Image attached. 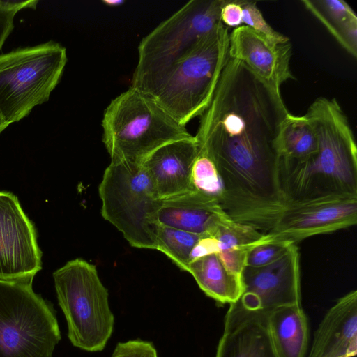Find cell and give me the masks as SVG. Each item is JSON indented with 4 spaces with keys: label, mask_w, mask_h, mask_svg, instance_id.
I'll use <instances>...</instances> for the list:
<instances>
[{
    "label": "cell",
    "mask_w": 357,
    "mask_h": 357,
    "mask_svg": "<svg viewBox=\"0 0 357 357\" xmlns=\"http://www.w3.org/2000/svg\"><path fill=\"white\" fill-rule=\"evenodd\" d=\"M289 113L282 96L229 56L195 135L218 172L226 204L250 209L282 199L279 141Z\"/></svg>",
    "instance_id": "cell-1"
},
{
    "label": "cell",
    "mask_w": 357,
    "mask_h": 357,
    "mask_svg": "<svg viewBox=\"0 0 357 357\" xmlns=\"http://www.w3.org/2000/svg\"><path fill=\"white\" fill-rule=\"evenodd\" d=\"M304 116L315 132L318 150L302 162L280 160V180L287 201L357 196L356 143L339 102L319 97Z\"/></svg>",
    "instance_id": "cell-2"
},
{
    "label": "cell",
    "mask_w": 357,
    "mask_h": 357,
    "mask_svg": "<svg viewBox=\"0 0 357 357\" xmlns=\"http://www.w3.org/2000/svg\"><path fill=\"white\" fill-rule=\"evenodd\" d=\"M229 28L222 24L182 57L134 89L186 126L209 105L229 58Z\"/></svg>",
    "instance_id": "cell-3"
},
{
    "label": "cell",
    "mask_w": 357,
    "mask_h": 357,
    "mask_svg": "<svg viewBox=\"0 0 357 357\" xmlns=\"http://www.w3.org/2000/svg\"><path fill=\"white\" fill-rule=\"evenodd\" d=\"M102 127L111 162L142 164L162 146L193 136L154 99L131 86L111 100Z\"/></svg>",
    "instance_id": "cell-4"
},
{
    "label": "cell",
    "mask_w": 357,
    "mask_h": 357,
    "mask_svg": "<svg viewBox=\"0 0 357 357\" xmlns=\"http://www.w3.org/2000/svg\"><path fill=\"white\" fill-rule=\"evenodd\" d=\"M53 278L69 340L86 351H102L112 335L114 317L96 266L77 258L57 269Z\"/></svg>",
    "instance_id": "cell-5"
},
{
    "label": "cell",
    "mask_w": 357,
    "mask_h": 357,
    "mask_svg": "<svg viewBox=\"0 0 357 357\" xmlns=\"http://www.w3.org/2000/svg\"><path fill=\"white\" fill-rule=\"evenodd\" d=\"M101 214L130 245L156 250L160 199L142 164L111 162L98 188Z\"/></svg>",
    "instance_id": "cell-6"
},
{
    "label": "cell",
    "mask_w": 357,
    "mask_h": 357,
    "mask_svg": "<svg viewBox=\"0 0 357 357\" xmlns=\"http://www.w3.org/2000/svg\"><path fill=\"white\" fill-rule=\"evenodd\" d=\"M66 63V48L54 41L0 54V116L8 126L48 100Z\"/></svg>",
    "instance_id": "cell-7"
},
{
    "label": "cell",
    "mask_w": 357,
    "mask_h": 357,
    "mask_svg": "<svg viewBox=\"0 0 357 357\" xmlns=\"http://www.w3.org/2000/svg\"><path fill=\"white\" fill-rule=\"evenodd\" d=\"M61 338L52 303L31 283L0 281V357H52Z\"/></svg>",
    "instance_id": "cell-8"
},
{
    "label": "cell",
    "mask_w": 357,
    "mask_h": 357,
    "mask_svg": "<svg viewBox=\"0 0 357 357\" xmlns=\"http://www.w3.org/2000/svg\"><path fill=\"white\" fill-rule=\"evenodd\" d=\"M224 2L191 0L143 38L131 87L137 88L173 63L221 25Z\"/></svg>",
    "instance_id": "cell-9"
},
{
    "label": "cell",
    "mask_w": 357,
    "mask_h": 357,
    "mask_svg": "<svg viewBox=\"0 0 357 357\" xmlns=\"http://www.w3.org/2000/svg\"><path fill=\"white\" fill-rule=\"evenodd\" d=\"M356 222L357 196H328L289 202L267 233L275 239L296 244L310 236L331 233Z\"/></svg>",
    "instance_id": "cell-10"
},
{
    "label": "cell",
    "mask_w": 357,
    "mask_h": 357,
    "mask_svg": "<svg viewBox=\"0 0 357 357\" xmlns=\"http://www.w3.org/2000/svg\"><path fill=\"white\" fill-rule=\"evenodd\" d=\"M36 237L17 197L0 191V281L32 284L42 264Z\"/></svg>",
    "instance_id": "cell-11"
},
{
    "label": "cell",
    "mask_w": 357,
    "mask_h": 357,
    "mask_svg": "<svg viewBox=\"0 0 357 357\" xmlns=\"http://www.w3.org/2000/svg\"><path fill=\"white\" fill-rule=\"evenodd\" d=\"M239 303L246 310L268 314L273 310L301 304L300 253L296 244L276 261L261 267L245 266L241 273Z\"/></svg>",
    "instance_id": "cell-12"
},
{
    "label": "cell",
    "mask_w": 357,
    "mask_h": 357,
    "mask_svg": "<svg viewBox=\"0 0 357 357\" xmlns=\"http://www.w3.org/2000/svg\"><path fill=\"white\" fill-rule=\"evenodd\" d=\"M290 40L279 43L246 26L229 33V54L242 62L278 96L282 84L295 79L290 68Z\"/></svg>",
    "instance_id": "cell-13"
},
{
    "label": "cell",
    "mask_w": 357,
    "mask_h": 357,
    "mask_svg": "<svg viewBox=\"0 0 357 357\" xmlns=\"http://www.w3.org/2000/svg\"><path fill=\"white\" fill-rule=\"evenodd\" d=\"M198 153L195 137L166 144L142 163L160 199L191 190V172Z\"/></svg>",
    "instance_id": "cell-14"
},
{
    "label": "cell",
    "mask_w": 357,
    "mask_h": 357,
    "mask_svg": "<svg viewBox=\"0 0 357 357\" xmlns=\"http://www.w3.org/2000/svg\"><path fill=\"white\" fill-rule=\"evenodd\" d=\"M215 357H276L266 314L249 311L239 301L229 305Z\"/></svg>",
    "instance_id": "cell-15"
},
{
    "label": "cell",
    "mask_w": 357,
    "mask_h": 357,
    "mask_svg": "<svg viewBox=\"0 0 357 357\" xmlns=\"http://www.w3.org/2000/svg\"><path fill=\"white\" fill-rule=\"evenodd\" d=\"M230 220L215 199L195 190L162 199L157 215L159 225L211 236Z\"/></svg>",
    "instance_id": "cell-16"
},
{
    "label": "cell",
    "mask_w": 357,
    "mask_h": 357,
    "mask_svg": "<svg viewBox=\"0 0 357 357\" xmlns=\"http://www.w3.org/2000/svg\"><path fill=\"white\" fill-rule=\"evenodd\" d=\"M357 354V291L340 298L314 333L307 357H354Z\"/></svg>",
    "instance_id": "cell-17"
},
{
    "label": "cell",
    "mask_w": 357,
    "mask_h": 357,
    "mask_svg": "<svg viewBox=\"0 0 357 357\" xmlns=\"http://www.w3.org/2000/svg\"><path fill=\"white\" fill-rule=\"evenodd\" d=\"M266 321L276 357H305L309 328L301 304L275 308L267 314Z\"/></svg>",
    "instance_id": "cell-18"
},
{
    "label": "cell",
    "mask_w": 357,
    "mask_h": 357,
    "mask_svg": "<svg viewBox=\"0 0 357 357\" xmlns=\"http://www.w3.org/2000/svg\"><path fill=\"white\" fill-rule=\"evenodd\" d=\"M188 272L204 294L220 304L235 303L242 295L241 276L229 271L217 253L193 261Z\"/></svg>",
    "instance_id": "cell-19"
},
{
    "label": "cell",
    "mask_w": 357,
    "mask_h": 357,
    "mask_svg": "<svg viewBox=\"0 0 357 357\" xmlns=\"http://www.w3.org/2000/svg\"><path fill=\"white\" fill-rule=\"evenodd\" d=\"M305 8L353 57L357 56V17L343 0H302Z\"/></svg>",
    "instance_id": "cell-20"
},
{
    "label": "cell",
    "mask_w": 357,
    "mask_h": 357,
    "mask_svg": "<svg viewBox=\"0 0 357 357\" xmlns=\"http://www.w3.org/2000/svg\"><path fill=\"white\" fill-rule=\"evenodd\" d=\"M266 236V233L230 220L220 225L213 236L218 241V255L225 266L241 276L248 253Z\"/></svg>",
    "instance_id": "cell-21"
},
{
    "label": "cell",
    "mask_w": 357,
    "mask_h": 357,
    "mask_svg": "<svg viewBox=\"0 0 357 357\" xmlns=\"http://www.w3.org/2000/svg\"><path fill=\"white\" fill-rule=\"evenodd\" d=\"M318 150L315 132L307 119L290 112L284 119L279 141L280 160L302 162L314 155Z\"/></svg>",
    "instance_id": "cell-22"
},
{
    "label": "cell",
    "mask_w": 357,
    "mask_h": 357,
    "mask_svg": "<svg viewBox=\"0 0 357 357\" xmlns=\"http://www.w3.org/2000/svg\"><path fill=\"white\" fill-rule=\"evenodd\" d=\"M202 236L158 224L156 250L188 272L192 249Z\"/></svg>",
    "instance_id": "cell-23"
},
{
    "label": "cell",
    "mask_w": 357,
    "mask_h": 357,
    "mask_svg": "<svg viewBox=\"0 0 357 357\" xmlns=\"http://www.w3.org/2000/svg\"><path fill=\"white\" fill-rule=\"evenodd\" d=\"M191 190L213 197L220 205L224 198L223 185L215 165L199 151L191 172Z\"/></svg>",
    "instance_id": "cell-24"
},
{
    "label": "cell",
    "mask_w": 357,
    "mask_h": 357,
    "mask_svg": "<svg viewBox=\"0 0 357 357\" xmlns=\"http://www.w3.org/2000/svg\"><path fill=\"white\" fill-rule=\"evenodd\" d=\"M266 237L255 246L248 253L246 266L261 267L268 265L283 256L292 244L287 241L274 238L268 233Z\"/></svg>",
    "instance_id": "cell-25"
},
{
    "label": "cell",
    "mask_w": 357,
    "mask_h": 357,
    "mask_svg": "<svg viewBox=\"0 0 357 357\" xmlns=\"http://www.w3.org/2000/svg\"><path fill=\"white\" fill-rule=\"evenodd\" d=\"M241 6L239 24L260 32L269 38L279 43L289 40L286 36L278 32L264 19L256 2L238 0Z\"/></svg>",
    "instance_id": "cell-26"
},
{
    "label": "cell",
    "mask_w": 357,
    "mask_h": 357,
    "mask_svg": "<svg viewBox=\"0 0 357 357\" xmlns=\"http://www.w3.org/2000/svg\"><path fill=\"white\" fill-rule=\"evenodd\" d=\"M112 355L115 357H158L153 344L142 340L118 343Z\"/></svg>",
    "instance_id": "cell-27"
},
{
    "label": "cell",
    "mask_w": 357,
    "mask_h": 357,
    "mask_svg": "<svg viewBox=\"0 0 357 357\" xmlns=\"http://www.w3.org/2000/svg\"><path fill=\"white\" fill-rule=\"evenodd\" d=\"M213 253H218L217 239L214 236L203 235L192 249L190 264L200 257Z\"/></svg>",
    "instance_id": "cell-28"
},
{
    "label": "cell",
    "mask_w": 357,
    "mask_h": 357,
    "mask_svg": "<svg viewBox=\"0 0 357 357\" xmlns=\"http://www.w3.org/2000/svg\"><path fill=\"white\" fill-rule=\"evenodd\" d=\"M17 13L0 6V51L13 29V20Z\"/></svg>",
    "instance_id": "cell-29"
},
{
    "label": "cell",
    "mask_w": 357,
    "mask_h": 357,
    "mask_svg": "<svg viewBox=\"0 0 357 357\" xmlns=\"http://www.w3.org/2000/svg\"><path fill=\"white\" fill-rule=\"evenodd\" d=\"M38 1H1L0 6L8 10L18 12L23 8H36Z\"/></svg>",
    "instance_id": "cell-30"
},
{
    "label": "cell",
    "mask_w": 357,
    "mask_h": 357,
    "mask_svg": "<svg viewBox=\"0 0 357 357\" xmlns=\"http://www.w3.org/2000/svg\"><path fill=\"white\" fill-rule=\"evenodd\" d=\"M102 2L107 6L116 7L124 3L123 0H103Z\"/></svg>",
    "instance_id": "cell-31"
},
{
    "label": "cell",
    "mask_w": 357,
    "mask_h": 357,
    "mask_svg": "<svg viewBox=\"0 0 357 357\" xmlns=\"http://www.w3.org/2000/svg\"><path fill=\"white\" fill-rule=\"evenodd\" d=\"M8 126L2 117L0 116V133Z\"/></svg>",
    "instance_id": "cell-32"
},
{
    "label": "cell",
    "mask_w": 357,
    "mask_h": 357,
    "mask_svg": "<svg viewBox=\"0 0 357 357\" xmlns=\"http://www.w3.org/2000/svg\"><path fill=\"white\" fill-rule=\"evenodd\" d=\"M112 357H115V356H114L113 355H112Z\"/></svg>",
    "instance_id": "cell-33"
}]
</instances>
